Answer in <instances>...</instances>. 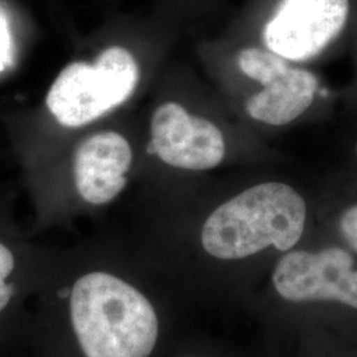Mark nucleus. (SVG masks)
Segmentation results:
<instances>
[{
  "mask_svg": "<svg viewBox=\"0 0 357 357\" xmlns=\"http://www.w3.org/2000/svg\"><path fill=\"white\" fill-rule=\"evenodd\" d=\"M261 307L277 342L357 336L356 257L317 229L268 270Z\"/></svg>",
  "mask_w": 357,
  "mask_h": 357,
  "instance_id": "obj_1",
  "label": "nucleus"
},
{
  "mask_svg": "<svg viewBox=\"0 0 357 357\" xmlns=\"http://www.w3.org/2000/svg\"><path fill=\"white\" fill-rule=\"evenodd\" d=\"M321 212V205L290 181H259L205 217L200 245L216 262L255 264L266 275L281 255L315 234Z\"/></svg>",
  "mask_w": 357,
  "mask_h": 357,
  "instance_id": "obj_2",
  "label": "nucleus"
},
{
  "mask_svg": "<svg viewBox=\"0 0 357 357\" xmlns=\"http://www.w3.org/2000/svg\"><path fill=\"white\" fill-rule=\"evenodd\" d=\"M70 317L86 357H149L159 324L149 299L107 273L81 277L70 294Z\"/></svg>",
  "mask_w": 357,
  "mask_h": 357,
  "instance_id": "obj_3",
  "label": "nucleus"
},
{
  "mask_svg": "<svg viewBox=\"0 0 357 357\" xmlns=\"http://www.w3.org/2000/svg\"><path fill=\"white\" fill-rule=\"evenodd\" d=\"M139 69L122 47H110L94 64L72 63L54 79L47 106L65 128H79L122 105L134 93Z\"/></svg>",
  "mask_w": 357,
  "mask_h": 357,
  "instance_id": "obj_4",
  "label": "nucleus"
},
{
  "mask_svg": "<svg viewBox=\"0 0 357 357\" xmlns=\"http://www.w3.org/2000/svg\"><path fill=\"white\" fill-rule=\"evenodd\" d=\"M356 15L355 0H274L261 41L294 64H305L336 44Z\"/></svg>",
  "mask_w": 357,
  "mask_h": 357,
  "instance_id": "obj_5",
  "label": "nucleus"
},
{
  "mask_svg": "<svg viewBox=\"0 0 357 357\" xmlns=\"http://www.w3.org/2000/svg\"><path fill=\"white\" fill-rule=\"evenodd\" d=\"M237 65L243 76L258 85L243 105L246 114L255 122L270 128L287 126L301 119L317 101L318 76L264 45L241 50Z\"/></svg>",
  "mask_w": 357,
  "mask_h": 357,
  "instance_id": "obj_6",
  "label": "nucleus"
},
{
  "mask_svg": "<svg viewBox=\"0 0 357 357\" xmlns=\"http://www.w3.org/2000/svg\"><path fill=\"white\" fill-rule=\"evenodd\" d=\"M153 153L166 165L188 171H209L227 155L222 131L176 102L160 105L151 121Z\"/></svg>",
  "mask_w": 357,
  "mask_h": 357,
  "instance_id": "obj_7",
  "label": "nucleus"
},
{
  "mask_svg": "<svg viewBox=\"0 0 357 357\" xmlns=\"http://www.w3.org/2000/svg\"><path fill=\"white\" fill-rule=\"evenodd\" d=\"M132 151L125 137L102 131L82 142L73 162L75 184L79 196L93 205L110 203L126 185Z\"/></svg>",
  "mask_w": 357,
  "mask_h": 357,
  "instance_id": "obj_8",
  "label": "nucleus"
},
{
  "mask_svg": "<svg viewBox=\"0 0 357 357\" xmlns=\"http://www.w3.org/2000/svg\"><path fill=\"white\" fill-rule=\"evenodd\" d=\"M318 229L342 243L357 259V199L324 205Z\"/></svg>",
  "mask_w": 357,
  "mask_h": 357,
  "instance_id": "obj_9",
  "label": "nucleus"
},
{
  "mask_svg": "<svg viewBox=\"0 0 357 357\" xmlns=\"http://www.w3.org/2000/svg\"><path fill=\"white\" fill-rule=\"evenodd\" d=\"M278 357H357V336L310 337L277 342Z\"/></svg>",
  "mask_w": 357,
  "mask_h": 357,
  "instance_id": "obj_10",
  "label": "nucleus"
},
{
  "mask_svg": "<svg viewBox=\"0 0 357 357\" xmlns=\"http://www.w3.org/2000/svg\"><path fill=\"white\" fill-rule=\"evenodd\" d=\"M17 258L7 243L0 241V317L13 306L19 293Z\"/></svg>",
  "mask_w": 357,
  "mask_h": 357,
  "instance_id": "obj_11",
  "label": "nucleus"
},
{
  "mask_svg": "<svg viewBox=\"0 0 357 357\" xmlns=\"http://www.w3.org/2000/svg\"><path fill=\"white\" fill-rule=\"evenodd\" d=\"M355 153H356V156H357V141H356V144H355Z\"/></svg>",
  "mask_w": 357,
  "mask_h": 357,
  "instance_id": "obj_12",
  "label": "nucleus"
},
{
  "mask_svg": "<svg viewBox=\"0 0 357 357\" xmlns=\"http://www.w3.org/2000/svg\"><path fill=\"white\" fill-rule=\"evenodd\" d=\"M356 19H357V15H356Z\"/></svg>",
  "mask_w": 357,
  "mask_h": 357,
  "instance_id": "obj_13",
  "label": "nucleus"
}]
</instances>
